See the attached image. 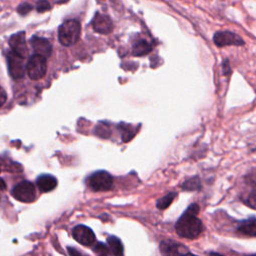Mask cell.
Returning <instances> with one entry per match:
<instances>
[{
	"label": "cell",
	"instance_id": "obj_23",
	"mask_svg": "<svg viewBox=\"0 0 256 256\" xmlns=\"http://www.w3.org/2000/svg\"><path fill=\"white\" fill-rule=\"evenodd\" d=\"M247 204H248L251 208H253V209L256 210V190L252 191V192L249 194V196H248V198H247Z\"/></svg>",
	"mask_w": 256,
	"mask_h": 256
},
{
	"label": "cell",
	"instance_id": "obj_11",
	"mask_svg": "<svg viewBox=\"0 0 256 256\" xmlns=\"http://www.w3.org/2000/svg\"><path fill=\"white\" fill-rule=\"evenodd\" d=\"M30 44L35 52V54L42 55L44 57H49L52 52V44L50 41L43 37L33 36L30 39Z\"/></svg>",
	"mask_w": 256,
	"mask_h": 256
},
{
	"label": "cell",
	"instance_id": "obj_2",
	"mask_svg": "<svg viewBox=\"0 0 256 256\" xmlns=\"http://www.w3.org/2000/svg\"><path fill=\"white\" fill-rule=\"evenodd\" d=\"M81 26L78 20H66L58 28L59 42L64 46H71L79 40Z\"/></svg>",
	"mask_w": 256,
	"mask_h": 256
},
{
	"label": "cell",
	"instance_id": "obj_19",
	"mask_svg": "<svg viewBox=\"0 0 256 256\" xmlns=\"http://www.w3.org/2000/svg\"><path fill=\"white\" fill-rule=\"evenodd\" d=\"M95 133L101 138H107L110 136L111 130L107 124L100 123L99 125H97V127L95 129Z\"/></svg>",
	"mask_w": 256,
	"mask_h": 256
},
{
	"label": "cell",
	"instance_id": "obj_21",
	"mask_svg": "<svg viewBox=\"0 0 256 256\" xmlns=\"http://www.w3.org/2000/svg\"><path fill=\"white\" fill-rule=\"evenodd\" d=\"M32 9H33V6L30 5L29 3H22V4H20V5L18 6L17 11H18V13L21 14V15H26V14H28Z\"/></svg>",
	"mask_w": 256,
	"mask_h": 256
},
{
	"label": "cell",
	"instance_id": "obj_5",
	"mask_svg": "<svg viewBox=\"0 0 256 256\" xmlns=\"http://www.w3.org/2000/svg\"><path fill=\"white\" fill-rule=\"evenodd\" d=\"M12 196L20 202L30 203L36 198V190L30 181H23L13 188Z\"/></svg>",
	"mask_w": 256,
	"mask_h": 256
},
{
	"label": "cell",
	"instance_id": "obj_1",
	"mask_svg": "<svg viewBox=\"0 0 256 256\" xmlns=\"http://www.w3.org/2000/svg\"><path fill=\"white\" fill-rule=\"evenodd\" d=\"M198 212L199 206L193 203L177 220L175 230L180 237L187 239H195L202 233L203 225L201 220L197 217Z\"/></svg>",
	"mask_w": 256,
	"mask_h": 256
},
{
	"label": "cell",
	"instance_id": "obj_6",
	"mask_svg": "<svg viewBox=\"0 0 256 256\" xmlns=\"http://www.w3.org/2000/svg\"><path fill=\"white\" fill-rule=\"evenodd\" d=\"M8 70L14 79H21L24 77L26 66L24 65V58L16 55L14 52H9L7 55Z\"/></svg>",
	"mask_w": 256,
	"mask_h": 256
},
{
	"label": "cell",
	"instance_id": "obj_9",
	"mask_svg": "<svg viewBox=\"0 0 256 256\" xmlns=\"http://www.w3.org/2000/svg\"><path fill=\"white\" fill-rule=\"evenodd\" d=\"M9 45L12 50L16 55L20 56L21 58H26L28 54V48L25 40V32L20 31L16 34H13L9 38Z\"/></svg>",
	"mask_w": 256,
	"mask_h": 256
},
{
	"label": "cell",
	"instance_id": "obj_13",
	"mask_svg": "<svg viewBox=\"0 0 256 256\" xmlns=\"http://www.w3.org/2000/svg\"><path fill=\"white\" fill-rule=\"evenodd\" d=\"M36 184L40 191L49 192L57 186V179L50 174H42L37 178Z\"/></svg>",
	"mask_w": 256,
	"mask_h": 256
},
{
	"label": "cell",
	"instance_id": "obj_8",
	"mask_svg": "<svg viewBox=\"0 0 256 256\" xmlns=\"http://www.w3.org/2000/svg\"><path fill=\"white\" fill-rule=\"evenodd\" d=\"M72 236L78 243H80L81 245H84V246H90L96 240L95 234L92 231V229H90L89 227L82 225V224L77 225L73 228Z\"/></svg>",
	"mask_w": 256,
	"mask_h": 256
},
{
	"label": "cell",
	"instance_id": "obj_25",
	"mask_svg": "<svg viewBox=\"0 0 256 256\" xmlns=\"http://www.w3.org/2000/svg\"><path fill=\"white\" fill-rule=\"evenodd\" d=\"M223 71H224V74H225V75L230 74V72H231L230 67H229V62H228V60H225L224 63H223Z\"/></svg>",
	"mask_w": 256,
	"mask_h": 256
},
{
	"label": "cell",
	"instance_id": "obj_12",
	"mask_svg": "<svg viewBox=\"0 0 256 256\" xmlns=\"http://www.w3.org/2000/svg\"><path fill=\"white\" fill-rule=\"evenodd\" d=\"M160 252L164 255H180L190 253L189 249L183 244L170 240H164L160 243Z\"/></svg>",
	"mask_w": 256,
	"mask_h": 256
},
{
	"label": "cell",
	"instance_id": "obj_27",
	"mask_svg": "<svg viewBox=\"0 0 256 256\" xmlns=\"http://www.w3.org/2000/svg\"><path fill=\"white\" fill-rule=\"evenodd\" d=\"M0 171H1V169H0Z\"/></svg>",
	"mask_w": 256,
	"mask_h": 256
},
{
	"label": "cell",
	"instance_id": "obj_7",
	"mask_svg": "<svg viewBox=\"0 0 256 256\" xmlns=\"http://www.w3.org/2000/svg\"><path fill=\"white\" fill-rule=\"evenodd\" d=\"M213 41L219 47L230 46V45H236V46L244 45L243 39L239 35L230 31L216 32L213 36Z\"/></svg>",
	"mask_w": 256,
	"mask_h": 256
},
{
	"label": "cell",
	"instance_id": "obj_18",
	"mask_svg": "<svg viewBox=\"0 0 256 256\" xmlns=\"http://www.w3.org/2000/svg\"><path fill=\"white\" fill-rule=\"evenodd\" d=\"M177 196V193L176 192H169L167 195H165L164 197L158 199V201L156 202V206L163 210V209H166L172 202L173 200L175 199V197Z\"/></svg>",
	"mask_w": 256,
	"mask_h": 256
},
{
	"label": "cell",
	"instance_id": "obj_10",
	"mask_svg": "<svg viewBox=\"0 0 256 256\" xmlns=\"http://www.w3.org/2000/svg\"><path fill=\"white\" fill-rule=\"evenodd\" d=\"M92 26L94 31L100 34H109L113 30V23L108 15L96 13L93 20Z\"/></svg>",
	"mask_w": 256,
	"mask_h": 256
},
{
	"label": "cell",
	"instance_id": "obj_15",
	"mask_svg": "<svg viewBox=\"0 0 256 256\" xmlns=\"http://www.w3.org/2000/svg\"><path fill=\"white\" fill-rule=\"evenodd\" d=\"M238 232L247 236L256 237V219H248L242 222L238 227Z\"/></svg>",
	"mask_w": 256,
	"mask_h": 256
},
{
	"label": "cell",
	"instance_id": "obj_24",
	"mask_svg": "<svg viewBox=\"0 0 256 256\" xmlns=\"http://www.w3.org/2000/svg\"><path fill=\"white\" fill-rule=\"evenodd\" d=\"M6 99H7V94L5 90L0 86V107L3 106V104L6 102Z\"/></svg>",
	"mask_w": 256,
	"mask_h": 256
},
{
	"label": "cell",
	"instance_id": "obj_3",
	"mask_svg": "<svg viewBox=\"0 0 256 256\" xmlns=\"http://www.w3.org/2000/svg\"><path fill=\"white\" fill-rule=\"evenodd\" d=\"M26 71L32 80H40L43 78L47 71L46 57L39 54L31 56L26 64Z\"/></svg>",
	"mask_w": 256,
	"mask_h": 256
},
{
	"label": "cell",
	"instance_id": "obj_16",
	"mask_svg": "<svg viewBox=\"0 0 256 256\" xmlns=\"http://www.w3.org/2000/svg\"><path fill=\"white\" fill-rule=\"evenodd\" d=\"M107 245L112 254L123 255V245L119 238L115 236H109L107 238Z\"/></svg>",
	"mask_w": 256,
	"mask_h": 256
},
{
	"label": "cell",
	"instance_id": "obj_26",
	"mask_svg": "<svg viewBox=\"0 0 256 256\" xmlns=\"http://www.w3.org/2000/svg\"><path fill=\"white\" fill-rule=\"evenodd\" d=\"M5 183H4V181L0 178V191H2V190H4L5 189Z\"/></svg>",
	"mask_w": 256,
	"mask_h": 256
},
{
	"label": "cell",
	"instance_id": "obj_22",
	"mask_svg": "<svg viewBox=\"0 0 256 256\" xmlns=\"http://www.w3.org/2000/svg\"><path fill=\"white\" fill-rule=\"evenodd\" d=\"M51 8L50 6V3L47 1V0H40L38 1L37 3V6H36V9L38 12H45L47 10H49Z\"/></svg>",
	"mask_w": 256,
	"mask_h": 256
},
{
	"label": "cell",
	"instance_id": "obj_17",
	"mask_svg": "<svg viewBox=\"0 0 256 256\" xmlns=\"http://www.w3.org/2000/svg\"><path fill=\"white\" fill-rule=\"evenodd\" d=\"M183 190H188V191H196L200 189L201 187V182L200 179L197 176H194L188 180H186L182 185H181Z\"/></svg>",
	"mask_w": 256,
	"mask_h": 256
},
{
	"label": "cell",
	"instance_id": "obj_14",
	"mask_svg": "<svg viewBox=\"0 0 256 256\" xmlns=\"http://www.w3.org/2000/svg\"><path fill=\"white\" fill-rule=\"evenodd\" d=\"M152 50V46L150 43L144 39H141L133 44L132 54L134 56H144L148 54Z\"/></svg>",
	"mask_w": 256,
	"mask_h": 256
},
{
	"label": "cell",
	"instance_id": "obj_20",
	"mask_svg": "<svg viewBox=\"0 0 256 256\" xmlns=\"http://www.w3.org/2000/svg\"><path fill=\"white\" fill-rule=\"evenodd\" d=\"M94 251L99 255H108L111 253L108 246L103 243H97V245L94 247Z\"/></svg>",
	"mask_w": 256,
	"mask_h": 256
},
{
	"label": "cell",
	"instance_id": "obj_4",
	"mask_svg": "<svg viewBox=\"0 0 256 256\" xmlns=\"http://www.w3.org/2000/svg\"><path fill=\"white\" fill-rule=\"evenodd\" d=\"M87 183H88V186L93 191H96V192L108 191L112 188L113 178L108 172L101 170V171L94 172L88 178Z\"/></svg>",
	"mask_w": 256,
	"mask_h": 256
}]
</instances>
